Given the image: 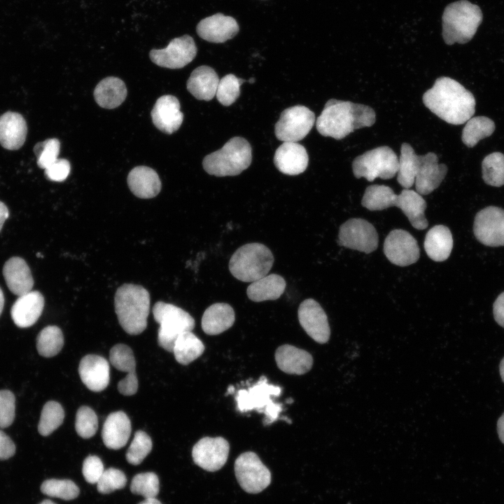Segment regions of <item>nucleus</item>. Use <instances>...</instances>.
<instances>
[{
    "label": "nucleus",
    "instance_id": "f257e3e1",
    "mask_svg": "<svg viewBox=\"0 0 504 504\" xmlns=\"http://www.w3.org/2000/svg\"><path fill=\"white\" fill-rule=\"evenodd\" d=\"M423 102L431 112L451 125H462L475 111L473 94L449 77L437 78L433 86L423 95Z\"/></svg>",
    "mask_w": 504,
    "mask_h": 504
},
{
    "label": "nucleus",
    "instance_id": "f03ea898",
    "mask_svg": "<svg viewBox=\"0 0 504 504\" xmlns=\"http://www.w3.org/2000/svg\"><path fill=\"white\" fill-rule=\"evenodd\" d=\"M447 173V167L438 162L435 153L418 155L411 145L402 144L397 181L404 188L409 189L415 184L419 194L428 195L439 187Z\"/></svg>",
    "mask_w": 504,
    "mask_h": 504
},
{
    "label": "nucleus",
    "instance_id": "7ed1b4c3",
    "mask_svg": "<svg viewBox=\"0 0 504 504\" xmlns=\"http://www.w3.org/2000/svg\"><path fill=\"white\" fill-rule=\"evenodd\" d=\"M375 120L376 114L371 107L332 99L325 104L316 126L321 135L342 139L355 130L372 126Z\"/></svg>",
    "mask_w": 504,
    "mask_h": 504
},
{
    "label": "nucleus",
    "instance_id": "20e7f679",
    "mask_svg": "<svg viewBox=\"0 0 504 504\" xmlns=\"http://www.w3.org/2000/svg\"><path fill=\"white\" fill-rule=\"evenodd\" d=\"M114 305L118 322L127 333L136 335L146 328L150 295L143 286L122 285L116 290Z\"/></svg>",
    "mask_w": 504,
    "mask_h": 504
},
{
    "label": "nucleus",
    "instance_id": "39448f33",
    "mask_svg": "<svg viewBox=\"0 0 504 504\" xmlns=\"http://www.w3.org/2000/svg\"><path fill=\"white\" fill-rule=\"evenodd\" d=\"M442 37L447 45L470 41L482 21L479 7L467 0L449 4L444 10Z\"/></svg>",
    "mask_w": 504,
    "mask_h": 504
},
{
    "label": "nucleus",
    "instance_id": "423d86ee",
    "mask_svg": "<svg viewBox=\"0 0 504 504\" xmlns=\"http://www.w3.org/2000/svg\"><path fill=\"white\" fill-rule=\"evenodd\" d=\"M252 160L250 144L243 137L230 139L220 149L207 155L204 169L216 176H237L247 169Z\"/></svg>",
    "mask_w": 504,
    "mask_h": 504
},
{
    "label": "nucleus",
    "instance_id": "0eeeda50",
    "mask_svg": "<svg viewBox=\"0 0 504 504\" xmlns=\"http://www.w3.org/2000/svg\"><path fill=\"white\" fill-rule=\"evenodd\" d=\"M274 259L271 251L264 244L250 243L237 248L229 262L233 276L244 282H253L266 276Z\"/></svg>",
    "mask_w": 504,
    "mask_h": 504
},
{
    "label": "nucleus",
    "instance_id": "6e6552de",
    "mask_svg": "<svg viewBox=\"0 0 504 504\" xmlns=\"http://www.w3.org/2000/svg\"><path fill=\"white\" fill-rule=\"evenodd\" d=\"M155 321L160 326L158 332V345L172 352L177 337L183 332L192 331L195 320L187 312L172 304L158 302L153 307Z\"/></svg>",
    "mask_w": 504,
    "mask_h": 504
},
{
    "label": "nucleus",
    "instance_id": "1a4fd4ad",
    "mask_svg": "<svg viewBox=\"0 0 504 504\" xmlns=\"http://www.w3.org/2000/svg\"><path fill=\"white\" fill-rule=\"evenodd\" d=\"M281 393V387L268 384L267 378L262 376L253 386L237 392L235 398L237 409L241 412L255 410L264 413V424H270L282 410L281 405L274 403L271 396H279Z\"/></svg>",
    "mask_w": 504,
    "mask_h": 504
},
{
    "label": "nucleus",
    "instance_id": "9d476101",
    "mask_svg": "<svg viewBox=\"0 0 504 504\" xmlns=\"http://www.w3.org/2000/svg\"><path fill=\"white\" fill-rule=\"evenodd\" d=\"M399 159L388 146H379L357 156L352 162L356 178L373 181L376 178L390 179L398 173Z\"/></svg>",
    "mask_w": 504,
    "mask_h": 504
},
{
    "label": "nucleus",
    "instance_id": "9b49d317",
    "mask_svg": "<svg viewBox=\"0 0 504 504\" xmlns=\"http://www.w3.org/2000/svg\"><path fill=\"white\" fill-rule=\"evenodd\" d=\"M315 122V115L307 107L297 105L284 110L276 122L274 132L284 142H298L310 132Z\"/></svg>",
    "mask_w": 504,
    "mask_h": 504
},
{
    "label": "nucleus",
    "instance_id": "f8f14e48",
    "mask_svg": "<svg viewBox=\"0 0 504 504\" xmlns=\"http://www.w3.org/2000/svg\"><path fill=\"white\" fill-rule=\"evenodd\" d=\"M234 473L240 486L250 493H258L271 482V472L256 454L247 451L234 462Z\"/></svg>",
    "mask_w": 504,
    "mask_h": 504
},
{
    "label": "nucleus",
    "instance_id": "ddd939ff",
    "mask_svg": "<svg viewBox=\"0 0 504 504\" xmlns=\"http://www.w3.org/2000/svg\"><path fill=\"white\" fill-rule=\"evenodd\" d=\"M378 234L366 220L351 218L340 227L338 244L348 248L370 253L377 248Z\"/></svg>",
    "mask_w": 504,
    "mask_h": 504
},
{
    "label": "nucleus",
    "instance_id": "4468645a",
    "mask_svg": "<svg viewBox=\"0 0 504 504\" xmlns=\"http://www.w3.org/2000/svg\"><path fill=\"white\" fill-rule=\"evenodd\" d=\"M197 54L193 38L183 35L172 39L165 48L153 49L149 56L155 64L168 69H181L189 64Z\"/></svg>",
    "mask_w": 504,
    "mask_h": 504
},
{
    "label": "nucleus",
    "instance_id": "2eb2a0df",
    "mask_svg": "<svg viewBox=\"0 0 504 504\" xmlns=\"http://www.w3.org/2000/svg\"><path fill=\"white\" fill-rule=\"evenodd\" d=\"M473 231L484 245L504 246V209L490 206L479 211L475 218Z\"/></svg>",
    "mask_w": 504,
    "mask_h": 504
},
{
    "label": "nucleus",
    "instance_id": "dca6fc26",
    "mask_svg": "<svg viewBox=\"0 0 504 504\" xmlns=\"http://www.w3.org/2000/svg\"><path fill=\"white\" fill-rule=\"evenodd\" d=\"M384 253L391 263L401 267L416 262L420 255L416 240L402 229H396L388 233L384 243Z\"/></svg>",
    "mask_w": 504,
    "mask_h": 504
},
{
    "label": "nucleus",
    "instance_id": "f3484780",
    "mask_svg": "<svg viewBox=\"0 0 504 504\" xmlns=\"http://www.w3.org/2000/svg\"><path fill=\"white\" fill-rule=\"evenodd\" d=\"M229 451V443L223 438L204 437L194 445L192 456L196 465L205 470L214 472L225 464Z\"/></svg>",
    "mask_w": 504,
    "mask_h": 504
},
{
    "label": "nucleus",
    "instance_id": "a211bd4d",
    "mask_svg": "<svg viewBox=\"0 0 504 504\" xmlns=\"http://www.w3.org/2000/svg\"><path fill=\"white\" fill-rule=\"evenodd\" d=\"M298 315L301 326L314 341L324 344L329 340L330 329L328 317L316 300L309 298L302 302Z\"/></svg>",
    "mask_w": 504,
    "mask_h": 504
},
{
    "label": "nucleus",
    "instance_id": "6ab92c4d",
    "mask_svg": "<svg viewBox=\"0 0 504 504\" xmlns=\"http://www.w3.org/2000/svg\"><path fill=\"white\" fill-rule=\"evenodd\" d=\"M151 118L154 125L162 132L169 134L175 132L183 120L179 101L173 95L160 97L151 111Z\"/></svg>",
    "mask_w": 504,
    "mask_h": 504
},
{
    "label": "nucleus",
    "instance_id": "aec40b11",
    "mask_svg": "<svg viewBox=\"0 0 504 504\" xmlns=\"http://www.w3.org/2000/svg\"><path fill=\"white\" fill-rule=\"evenodd\" d=\"M239 27L232 17L216 13L202 19L197 32L202 39L211 43H224L237 35Z\"/></svg>",
    "mask_w": 504,
    "mask_h": 504
},
{
    "label": "nucleus",
    "instance_id": "412c9836",
    "mask_svg": "<svg viewBox=\"0 0 504 504\" xmlns=\"http://www.w3.org/2000/svg\"><path fill=\"white\" fill-rule=\"evenodd\" d=\"M78 373L83 383L92 391L104 390L110 381V368L102 356L88 354L80 361Z\"/></svg>",
    "mask_w": 504,
    "mask_h": 504
},
{
    "label": "nucleus",
    "instance_id": "4be33fe9",
    "mask_svg": "<svg viewBox=\"0 0 504 504\" xmlns=\"http://www.w3.org/2000/svg\"><path fill=\"white\" fill-rule=\"evenodd\" d=\"M309 162L305 148L298 142H284L276 150L274 162L286 175H298L305 171Z\"/></svg>",
    "mask_w": 504,
    "mask_h": 504
},
{
    "label": "nucleus",
    "instance_id": "5701e85b",
    "mask_svg": "<svg viewBox=\"0 0 504 504\" xmlns=\"http://www.w3.org/2000/svg\"><path fill=\"white\" fill-rule=\"evenodd\" d=\"M44 307V298L37 290L18 296L11 307L10 315L14 323L19 328H28L34 325L41 316Z\"/></svg>",
    "mask_w": 504,
    "mask_h": 504
},
{
    "label": "nucleus",
    "instance_id": "b1692460",
    "mask_svg": "<svg viewBox=\"0 0 504 504\" xmlns=\"http://www.w3.org/2000/svg\"><path fill=\"white\" fill-rule=\"evenodd\" d=\"M131 430V421L125 412H112L106 417L102 428L104 444L108 449H119L127 444Z\"/></svg>",
    "mask_w": 504,
    "mask_h": 504
},
{
    "label": "nucleus",
    "instance_id": "393cba45",
    "mask_svg": "<svg viewBox=\"0 0 504 504\" xmlns=\"http://www.w3.org/2000/svg\"><path fill=\"white\" fill-rule=\"evenodd\" d=\"M3 275L9 290L20 296L30 292L34 286L31 270L25 260L20 257L8 259L3 267Z\"/></svg>",
    "mask_w": 504,
    "mask_h": 504
},
{
    "label": "nucleus",
    "instance_id": "a878e982",
    "mask_svg": "<svg viewBox=\"0 0 504 504\" xmlns=\"http://www.w3.org/2000/svg\"><path fill=\"white\" fill-rule=\"evenodd\" d=\"M27 126L23 116L8 111L0 116V144L8 150H18L24 144Z\"/></svg>",
    "mask_w": 504,
    "mask_h": 504
},
{
    "label": "nucleus",
    "instance_id": "bb28decb",
    "mask_svg": "<svg viewBox=\"0 0 504 504\" xmlns=\"http://www.w3.org/2000/svg\"><path fill=\"white\" fill-rule=\"evenodd\" d=\"M275 360L281 371L292 374H303L309 371L313 365V358L309 352L290 344L278 347Z\"/></svg>",
    "mask_w": 504,
    "mask_h": 504
},
{
    "label": "nucleus",
    "instance_id": "cd10ccee",
    "mask_svg": "<svg viewBox=\"0 0 504 504\" xmlns=\"http://www.w3.org/2000/svg\"><path fill=\"white\" fill-rule=\"evenodd\" d=\"M127 184L132 192L142 199L155 197L161 190V181L157 172L146 166L133 168L127 176Z\"/></svg>",
    "mask_w": 504,
    "mask_h": 504
},
{
    "label": "nucleus",
    "instance_id": "c85d7f7f",
    "mask_svg": "<svg viewBox=\"0 0 504 504\" xmlns=\"http://www.w3.org/2000/svg\"><path fill=\"white\" fill-rule=\"evenodd\" d=\"M219 80L214 69L200 66L191 73L187 81V89L196 99L209 101L216 96Z\"/></svg>",
    "mask_w": 504,
    "mask_h": 504
},
{
    "label": "nucleus",
    "instance_id": "c756f323",
    "mask_svg": "<svg viewBox=\"0 0 504 504\" xmlns=\"http://www.w3.org/2000/svg\"><path fill=\"white\" fill-rule=\"evenodd\" d=\"M234 321V312L230 304L214 303L204 311L202 317V328L206 334L216 335L232 327Z\"/></svg>",
    "mask_w": 504,
    "mask_h": 504
},
{
    "label": "nucleus",
    "instance_id": "7c9ffc66",
    "mask_svg": "<svg viewBox=\"0 0 504 504\" xmlns=\"http://www.w3.org/2000/svg\"><path fill=\"white\" fill-rule=\"evenodd\" d=\"M395 206L402 210L414 228L424 230L428 227V222L424 214L426 202L416 191L402 190L398 195Z\"/></svg>",
    "mask_w": 504,
    "mask_h": 504
},
{
    "label": "nucleus",
    "instance_id": "2f4dec72",
    "mask_svg": "<svg viewBox=\"0 0 504 504\" xmlns=\"http://www.w3.org/2000/svg\"><path fill=\"white\" fill-rule=\"evenodd\" d=\"M453 248V238L449 229L442 225H435L426 234L424 249L434 261L447 260Z\"/></svg>",
    "mask_w": 504,
    "mask_h": 504
},
{
    "label": "nucleus",
    "instance_id": "473e14b6",
    "mask_svg": "<svg viewBox=\"0 0 504 504\" xmlns=\"http://www.w3.org/2000/svg\"><path fill=\"white\" fill-rule=\"evenodd\" d=\"M127 94L124 82L113 76L102 80L94 90L96 102L101 107L108 109L119 106L125 101Z\"/></svg>",
    "mask_w": 504,
    "mask_h": 504
},
{
    "label": "nucleus",
    "instance_id": "72a5a7b5",
    "mask_svg": "<svg viewBox=\"0 0 504 504\" xmlns=\"http://www.w3.org/2000/svg\"><path fill=\"white\" fill-rule=\"evenodd\" d=\"M286 286L285 279L276 274H267L253 281L247 288L248 298L256 302L275 300L284 293Z\"/></svg>",
    "mask_w": 504,
    "mask_h": 504
},
{
    "label": "nucleus",
    "instance_id": "f704fd0d",
    "mask_svg": "<svg viewBox=\"0 0 504 504\" xmlns=\"http://www.w3.org/2000/svg\"><path fill=\"white\" fill-rule=\"evenodd\" d=\"M204 351L202 342L192 331L181 333L176 340L172 353L178 363L188 365Z\"/></svg>",
    "mask_w": 504,
    "mask_h": 504
},
{
    "label": "nucleus",
    "instance_id": "c9c22d12",
    "mask_svg": "<svg viewBox=\"0 0 504 504\" xmlns=\"http://www.w3.org/2000/svg\"><path fill=\"white\" fill-rule=\"evenodd\" d=\"M398 195L384 185H372L364 192L361 204L370 211H380L395 206Z\"/></svg>",
    "mask_w": 504,
    "mask_h": 504
},
{
    "label": "nucleus",
    "instance_id": "e433bc0d",
    "mask_svg": "<svg viewBox=\"0 0 504 504\" xmlns=\"http://www.w3.org/2000/svg\"><path fill=\"white\" fill-rule=\"evenodd\" d=\"M495 130L494 122L488 117L476 116L470 118L462 132L461 139L468 147L475 146L479 141L491 136Z\"/></svg>",
    "mask_w": 504,
    "mask_h": 504
},
{
    "label": "nucleus",
    "instance_id": "4c0bfd02",
    "mask_svg": "<svg viewBox=\"0 0 504 504\" xmlns=\"http://www.w3.org/2000/svg\"><path fill=\"white\" fill-rule=\"evenodd\" d=\"M64 345V336L61 329L55 326L44 328L36 338L38 353L46 358L57 355Z\"/></svg>",
    "mask_w": 504,
    "mask_h": 504
},
{
    "label": "nucleus",
    "instance_id": "58836bf2",
    "mask_svg": "<svg viewBox=\"0 0 504 504\" xmlns=\"http://www.w3.org/2000/svg\"><path fill=\"white\" fill-rule=\"evenodd\" d=\"M482 178L489 186L500 187L504 185V155L494 152L486 155L482 162Z\"/></svg>",
    "mask_w": 504,
    "mask_h": 504
},
{
    "label": "nucleus",
    "instance_id": "ea45409f",
    "mask_svg": "<svg viewBox=\"0 0 504 504\" xmlns=\"http://www.w3.org/2000/svg\"><path fill=\"white\" fill-rule=\"evenodd\" d=\"M64 411L56 401H48L43 407L38 425V433L48 436L55 430L63 422Z\"/></svg>",
    "mask_w": 504,
    "mask_h": 504
},
{
    "label": "nucleus",
    "instance_id": "a19ab883",
    "mask_svg": "<svg viewBox=\"0 0 504 504\" xmlns=\"http://www.w3.org/2000/svg\"><path fill=\"white\" fill-rule=\"evenodd\" d=\"M41 491L48 496L66 500L74 499L79 494L78 487L69 479H47L42 483Z\"/></svg>",
    "mask_w": 504,
    "mask_h": 504
},
{
    "label": "nucleus",
    "instance_id": "79ce46f5",
    "mask_svg": "<svg viewBox=\"0 0 504 504\" xmlns=\"http://www.w3.org/2000/svg\"><path fill=\"white\" fill-rule=\"evenodd\" d=\"M247 80L239 78L233 74L223 76L218 83L216 96L223 106L232 104L240 95V87Z\"/></svg>",
    "mask_w": 504,
    "mask_h": 504
},
{
    "label": "nucleus",
    "instance_id": "37998d69",
    "mask_svg": "<svg viewBox=\"0 0 504 504\" xmlns=\"http://www.w3.org/2000/svg\"><path fill=\"white\" fill-rule=\"evenodd\" d=\"M150 436L142 430H137L126 453V459L132 465H139L152 449Z\"/></svg>",
    "mask_w": 504,
    "mask_h": 504
},
{
    "label": "nucleus",
    "instance_id": "c03bdc74",
    "mask_svg": "<svg viewBox=\"0 0 504 504\" xmlns=\"http://www.w3.org/2000/svg\"><path fill=\"white\" fill-rule=\"evenodd\" d=\"M159 489V479L157 475L152 472L136 475L130 485V490L133 493L141 495L145 498H155Z\"/></svg>",
    "mask_w": 504,
    "mask_h": 504
},
{
    "label": "nucleus",
    "instance_id": "a18cd8bd",
    "mask_svg": "<svg viewBox=\"0 0 504 504\" xmlns=\"http://www.w3.org/2000/svg\"><path fill=\"white\" fill-rule=\"evenodd\" d=\"M109 360L114 368L127 372V374L136 372V361L133 351L126 344H118L113 346L110 350Z\"/></svg>",
    "mask_w": 504,
    "mask_h": 504
},
{
    "label": "nucleus",
    "instance_id": "49530a36",
    "mask_svg": "<svg viewBox=\"0 0 504 504\" xmlns=\"http://www.w3.org/2000/svg\"><path fill=\"white\" fill-rule=\"evenodd\" d=\"M75 428L83 438H92L98 428V419L92 409L88 406L78 408L76 415Z\"/></svg>",
    "mask_w": 504,
    "mask_h": 504
},
{
    "label": "nucleus",
    "instance_id": "de8ad7c7",
    "mask_svg": "<svg viewBox=\"0 0 504 504\" xmlns=\"http://www.w3.org/2000/svg\"><path fill=\"white\" fill-rule=\"evenodd\" d=\"M59 150L60 142L57 139H48L37 143L34 147V152L38 166L45 169L57 159Z\"/></svg>",
    "mask_w": 504,
    "mask_h": 504
},
{
    "label": "nucleus",
    "instance_id": "09e8293b",
    "mask_svg": "<svg viewBox=\"0 0 504 504\" xmlns=\"http://www.w3.org/2000/svg\"><path fill=\"white\" fill-rule=\"evenodd\" d=\"M127 483L125 474L118 469L110 468L104 470L97 482V490L101 493H109L122 489Z\"/></svg>",
    "mask_w": 504,
    "mask_h": 504
},
{
    "label": "nucleus",
    "instance_id": "8fccbe9b",
    "mask_svg": "<svg viewBox=\"0 0 504 504\" xmlns=\"http://www.w3.org/2000/svg\"><path fill=\"white\" fill-rule=\"evenodd\" d=\"M15 416V397L9 390H0V428L10 426Z\"/></svg>",
    "mask_w": 504,
    "mask_h": 504
},
{
    "label": "nucleus",
    "instance_id": "3c124183",
    "mask_svg": "<svg viewBox=\"0 0 504 504\" xmlns=\"http://www.w3.org/2000/svg\"><path fill=\"white\" fill-rule=\"evenodd\" d=\"M104 471L103 463L98 456H89L84 460L82 472L84 478L88 483H97Z\"/></svg>",
    "mask_w": 504,
    "mask_h": 504
},
{
    "label": "nucleus",
    "instance_id": "603ef678",
    "mask_svg": "<svg viewBox=\"0 0 504 504\" xmlns=\"http://www.w3.org/2000/svg\"><path fill=\"white\" fill-rule=\"evenodd\" d=\"M71 166L66 159H57L45 169L46 177L52 181L61 182L64 181L69 174Z\"/></svg>",
    "mask_w": 504,
    "mask_h": 504
},
{
    "label": "nucleus",
    "instance_id": "864d4df0",
    "mask_svg": "<svg viewBox=\"0 0 504 504\" xmlns=\"http://www.w3.org/2000/svg\"><path fill=\"white\" fill-rule=\"evenodd\" d=\"M139 384L136 374L132 373L127 374L118 384L119 392L124 396H132L136 393Z\"/></svg>",
    "mask_w": 504,
    "mask_h": 504
},
{
    "label": "nucleus",
    "instance_id": "5fc2aeb1",
    "mask_svg": "<svg viewBox=\"0 0 504 504\" xmlns=\"http://www.w3.org/2000/svg\"><path fill=\"white\" fill-rule=\"evenodd\" d=\"M15 453V445L10 437L0 430V460H6Z\"/></svg>",
    "mask_w": 504,
    "mask_h": 504
},
{
    "label": "nucleus",
    "instance_id": "6e6d98bb",
    "mask_svg": "<svg viewBox=\"0 0 504 504\" xmlns=\"http://www.w3.org/2000/svg\"><path fill=\"white\" fill-rule=\"evenodd\" d=\"M493 313L495 321L504 328V292L500 293L493 305Z\"/></svg>",
    "mask_w": 504,
    "mask_h": 504
},
{
    "label": "nucleus",
    "instance_id": "4d7b16f0",
    "mask_svg": "<svg viewBox=\"0 0 504 504\" xmlns=\"http://www.w3.org/2000/svg\"><path fill=\"white\" fill-rule=\"evenodd\" d=\"M9 216V211L6 205L0 201V232L2 229L4 222Z\"/></svg>",
    "mask_w": 504,
    "mask_h": 504
},
{
    "label": "nucleus",
    "instance_id": "13d9d810",
    "mask_svg": "<svg viewBox=\"0 0 504 504\" xmlns=\"http://www.w3.org/2000/svg\"><path fill=\"white\" fill-rule=\"evenodd\" d=\"M497 432L500 440L504 444V412L497 421Z\"/></svg>",
    "mask_w": 504,
    "mask_h": 504
},
{
    "label": "nucleus",
    "instance_id": "bf43d9fd",
    "mask_svg": "<svg viewBox=\"0 0 504 504\" xmlns=\"http://www.w3.org/2000/svg\"><path fill=\"white\" fill-rule=\"evenodd\" d=\"M139 504H162V503L155 498H146L144 500L139 503Z\"/></svg>",
    "mask_w": 504,
    "mask_h": 504
},
{
    "label": "nucleus",
    "instance_id": "052dcab7",
    "mask_svg": "<svg viewBox=\"0 0 504 504\" xmlns=\"http://www.w3.org/2000/svg\"><path fill=\"white\" fill-rule=\"evenodd\" d=\"M4 306V293L1 290V288H0V316L3 311Z\"/></svg>",
    "mask_w": 504,
    "mask_h": 504
},
{
    "label": "nucleus",
    "instance_id": "680f3d73",
    "mask_svg": "<svg viewBox=\"0 0 504 504\" xmlns=\"http://www.w3.org/2000/svg\"><path fill=\"white\" fill-rule=\"evenodd\" d=\"M499 372L503 382H504V358L501 360L499 365Z\"/></svg>",
    "mask_w": 504,
    "mask_h": 504
},
{
    "label": "nucleus",
    "instance_id": "e2e57ef3",
    "mask_svg": "<svg viewBox=\"0 0 504 504\" xmlns=\"http://www.w3.org/2000/svg\"><path fill=\"white\" fill-rule=\"evenodd\" d=\"M39 504H56L50 500H44Z\"/></svg>",
    "mask_w": 504,
    "mask_h": 504
},
{
    "label": "nucleus",
    "instance_id": "0e129e2a",
    "mask_svg": "<svg viewBox=\"0 0 504 504\" xmlns=\"http://www.w3.org/2000/svg\"><path fill=\"white\" fill-rule=\"evenodd\" d=\"M247 81L249 82L250 83H253L255 82V78H251Z\"/></svg>",
    "mask_w": 504,
    "mask_h": 504
}]
</instances>
